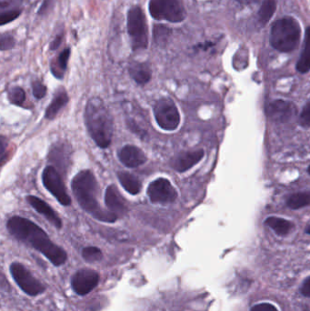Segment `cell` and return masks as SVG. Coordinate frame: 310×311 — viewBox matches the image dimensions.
<instances>
[{
  "label": "cell",
  "mask_w": 310,
  "mask_h": 311,
  "mask_svg": "<svg viewBox=\"0 0 310 311\" xmlns=\"http://www.w3.org/2000/svg\"><path fill=\"white\" fill-rule=\"evenodd\" d=\"M301 292L306 297H310V278L305 281L301 287Z\"/></svg>",
  "instance_id": "obj_38"
},
{
  "label": "cell",
  "mask_w": 310,
  "mask_h": 311,
  "mask_svg": "<svg viewBox=\"0 0 310 311\" xmlns=\"http://www.w3.org/2000/svg\"><path fill=\"white\" fill-rule=\"evenodd\" d=\"M26 199L31 207L40 215L44 216L53 226H55L56 228L62 227V220L59 216L47 202L43 201L41 198L36 196H27Z\"/></svg>",
  "instance_id": "obj_16"
},
{
  "label": "cell",
  "mask_w": 310,
  "mask_h": 311,
  "mask_svg": "<svg viewBox=\"0 0 310 311\" xmlns=\"http://www.w3.org/2000/svg\"><path fill=\"white\" fill-rule=\"evenodd\" d=\"M203 149H196L179 153L170 161L171 168L177 172H186L197 165L204 158Z\"/></svg>",
  "instance_id": "obj_14"
},
{
  "label": "cell",
  "mask_w": 310,
  "mask_h": 311,
  "mask_svg": "<svg viewBox=\"0 0 310 311\" xmlns=\"http://www.w3.org/2000/svg\"><path fill=\"white\" fill-rule=\"evenodd\" d=\"M297 69L300 73H307L310 70V28L306 30L304 50L297 64Z\"/></svg>",
  "instance_id": "obj_22"
},
{
  "label": "cell",
  "mask_w": 310,
  "mask_h": 311,
  "mask_svg": "<svg viewBox=\"0 0 310 311\" xmlns=\"http://www.w3.org/2000/svg\"><path fill=\"white\" fill-rule=\"evenodd\" d=\"M98 281L99 276L95 270L83 269L74 275L71 285L75 292L80 296H85L97 287Z\"/></svg>",
  "instance_id": "obj_12"
},
{
  "label": "cell",
  "mask_w": 310,
  "mask_h": 311,
  "mask_svg": "<svg viewBox=\"0 0 310 311\" xmlns=\"http://www.w3.org/2000/svg\"><path fill=\"white\" fill-rule=\"evenodd\" d=\"M51 6H53V0H44L42 5L39 7L37 14L39 16H44L46 15L49 9L51 8Z\"/></svg>",
  "instance_id": "obj_34"
},
{
  "label": "cell",
  "mask_w": 310,
  "mask_h": 311,
  "mask_svg": "<svg viewBox=\"0 0 310 311\" xmlns=\"http://www.w3.org/2000/svg\"><path fill=\"white\" fill-rule=\"evenodd\" d=\"M6 228L13 237L39 251L55 266L66 262L67 255L60 247L54 244L48 234L33 221L14 216L6 222Z\"/></svg>",
  "instance_id": "obj_1"
},
{
  "label": "cell",
  "mask_w": 310,
  "mask_h": 311,
  "mask_svg": "<svg viewBox=\"0 0 310 311\" xmlns=\"http://www.w3.org/2000/svg\"><path fill=\"white\" fill-rule=\"evenodd\" d=\"M310 205V191L292 194L286 200V206L291 209H299Z\"/></svg>",
  "instance_id": "obj_24"
},
{
  "label": "cell",
  "mask_w": 310,
  "mask_h": 311,
  "mask_svg": "<svg viewBox=\"0 0 310 311\" xmlns=\"http://www.w3.org/2000/svg\"><path fill=\"white\" fill-rule=\"evenodd\" d=\"M15 44H16L15 38L11 35H8V34H2L1 35L0 49L2 51L12 49L15 47Z\"/></svg>",
  "instance_id": "obj_32"
},
{
  "label": "cell",
  "mask_w": 310,
  "mask_h": 311,
  "mask_svg": "<svg viewBox=\"0 0 310 311\" xmlns=\"http://www.w3.org/2000/svg\"><path fill=\"white\" fill-rule=\"evenodd\" d=\"M128 73L138 85H144L152 78V70L146 62H132L128 67Z\"/></svg>",
  "instance_id": "obj_17"
},
{
  "label": "cell",
  "mask_w": 310,
  "mask_h": 311,
  "mask_svg": "<svg viewBox=\"0 0 310 311\" xmlns=\"http://www.w3.org/2000/svg\"><path fill=\"white\" fill-rule=\"evenodd\" d=\"M63 40V35L59 34L54 38V40L50 44V49L51 50H56L60 47L61 43Z\"/></svg>",
  "instance_id": "obj_37"
},
{
  "label": "cell",
  "mask_w": 310,
  "mask_h": 311,
  "mask_svg": "<svg viewBox=\"0 0 310 311\" xmlns=\"http://www.w3.org/2000/svg\"><path fill=\"white\" fill-rule=\"evenodd\" d=\"M10 272L19 287L28 295L34 297L45 291L41 282L35 279L22 264L13 263L10 266Z\"/></svg>",
  "instance_id": "obj_10"
},
{
  "label": "cell",
  "mask_w": 310,
  "mask_h": 311,
  "mask_svg": "<svg viewBox=\"0 0 310 311\" xmlns=\"http://www.w3.org/2000/svg\"><path fill=\"white\" fill-rule=\"evenodd\" d=\"M42 182L44 187L48 189L50 194L55 197L56 199L62 206L67 207L71 204V198L67 194V188L61 177L58 170L55 167L48 166L42 173Z\"/></svg>",
  "instance_id": "obj_8"
},
{
  "label": "cell",
  "mask_w": 310,
  "mask_h": 311,
  "mask_svg": "<svg viewBox=\"0 0 310 311\" xmlns=\"http://www.w3.org/2000/svg\"><path fill=\"white\" fill-rule=\"evenodd\" d=\"M172 30L169 27H166L164 25H156L154 27V41L159 47H165L169 42L171 37Z\"/></svg>",
  "instance_id": "obj_26"
},
{
  "label": "cell",
  "mask_w": 310,
  "mask_h": 311,
  "mask_svg": "<svg viewBox=\"0 0 310 311\" xmlns=\"http://www.w3.org/2000/svg\"><path fill=\"white\" fill-rule=\"evenodd\" d=\"M7 97L11 103L17 106H22L26 101V92L20 86H14L8 90Z\"/></svg>",
  "instance_id": "obj_28"
},
{
  "label": "cell",
  "mask_w": 310,
  "mask_h": 311,
  "mask_svg": "<svg viewBox=\"0 0 310 311\" xmlns=\"http://www.w3.org/2000/svg\"><path fill=\"white\" fill-rule=\"evenodd\" d=\"M105 204L109 211L122 218L128 211V203L115 185L109 186L105 192Z\"/></svg>",
  "instance_id": "obj_13"
},
{
  "label": "cell",
  "mask_w": 310,
  "mask_h": 311,
  "mask_svg": "<svg viewBox=\"0 0 310 311\" xmlns=\"http://www.w3.org/2000/svg\"><path fill=\"white\" fill-rule=\"evenodd\" d=\"M306 232H307L308 234H310V226H308V227H307V230H306Z\"/></svg>",
  "instance_id": "obj_40"
},
{
  "label": "cell",
  "mask_w": 310,
  "mask_h": 311,
  "mask_svg": "<svg viewBox=\"0 0 310 311\" xmlns=\"http://www.w3.org/2000/svg\"><path fill=\"white\" fill-rule=\"evenodd\" d=\"M277 8L276 0H264L258 11V21L261 25H266L272 18Z\"/></svg>",
  "instance_id": "obj_25"
},
{
  "label": "cell",
  "mask_w": 310,
  "mask_h": 311,
  "mask_svg": "<svg viewBox=\"0 0 310 311\" xmlns=\"http://www.w3.org/2000/svg\"><path fill=\"white\" fill-rule=\"evenodd\" d=\"M308 172L310 174V166L309 167V169H308Z\"/></svg>",
  "instance_id": "obj_41"
},
{
  "label": "cell",
  "mask_w": 310,
  "mask_h": 311,
  "mask_svg": "<svg viewBox=\"0 0 310 311\" xmlns=\"http://www.w3.org/2000/svg\"><path fill=\"white\" fill-rule=\"evenodd\" d=\"M250 311H279L273 305L268 303H261L255 305L251 309Z\"/></svg>",
  "instance_id": "obj_35"
},
{
  "label": "cell",
  "mask_w": 310,
  "mask_h": 311,
  "mask_svg": "<svg viewBox=\"0 0 310 311\" xmlns=\"http://www.w3.org/2000/svg\"><path fill=\"white\" fill-rule=\"evenodd\" d=\"M117 158L123 165L128 169H135L145 164L146 161V154L134 145H126L117 152Z\"/></svg>",
  "instance_id": "obj_15"
},
{
  "label": "cell",
  "mask_w": 310,
  "mask_h": 311,
  "mask_svg": "<svg viewBox=\"0 0 310 311\" xmlns=\"http://www.w3.org/2000/svg\"><path fill=\"white\" fill-rule=\"evenodd\" d=\"M82 256L86 262H97L103 258V254L97 247H86L82 250Z\"/></svg>",
  "instance_id": "obj_27"
},
{
  "label": "cell",
  "mask_w": 310,
  "mask_h": 311,
  "mask_svg": "<svg viewBox=\"0 0 310 311\" xmlns=\"http://www.w3.org/2000/svg\"><path fill=\"white\" fill-rule=\"evenodd\" d=\"M21 12L22 11L20 9H18V8L17 9L6 10V11L1 12V16H0L1 26L8 24V23L12 22L14 20H16L21 15Z\"/></svg>",
  "instance_id": "obj_29"
},
{
  "label": "cell",
  "mask_w": 310,
  "mask_h": 311,
  "mask_svg": "<svg viewBox=\"0 0 310 311\" xmlns=\"http://www.w3.org/2000/svg\"><path fill=\"white\" fill-rule=\"evenodd\" d=\"M146 193L153 204L167 205L174 203L177 198L176 189L164 177H159L149 184Z\"/></svg>",
  "instance_id": "obj_9"
},
{
  "label": "cell",
  "mask_w": 310,
  "mask_h": 311,
  "mask_svg": "<svg viewBox=\"0 0 310 311\" xmlns=\"http://www.w3.org/2000/svg\"><path fill=\"white\" fill-rule=\"evenodd\" d=\"M68 95L64 88L57 89L56 92L53 100L50 102L49 107L46 110L45 117L48 119H54L56 115L67 103H68Z\"/></svg>",
  "instance_id": "obj_18"
},
{
  "label": "cell",
  "mask_w": 310,
  "mask_h": 311,
  "mask_svg": "<svg viewBox=\"0 0 310 311\" xmlns=\"http://www.w3.org/2000/svg\"><path fill=\"white\" fill-rule=\"evenodd\" d=\"M117 177L122 187L129 194L134 196L140 194L142 189V184L139 177L126 171L117 172Z\"/></svg>",
  "instance_id": "obj_19"
},
{
  "label": "cell",
  "mask_w": 310,
  "mask_h": 311,
  "mask_svg": "<svg viewBox=\"0 0 310 311\" xmlns=\"http://www.w3.org/2000/svg\"><path fill=\"white\" fill-rule=\"evenodd\" d=\"M148 11L153 19L170 23H180L187 16L179 0H149Z\"/></svg>",
  "instance_id": "obj_6"
},
{
  "label": "cell",
  "mask_w": 310,
  "mask_h": 311,
  "mask_svg": "<svg viewBox=\"0 0 310 311\" xmlns=\"http://www.w3.org/2000/svg\"><path fill=\"white\" fill-rule=\"evenodd\" d=\"M301 30L298 21L291 17L278 20L272 27L270 43L274 49L281 52H291L297 49Z\"/></svg>",
  "instance_id": "obj_4"
},
{
  "label": "cell",
  "mask_w": 310,
  "mask_h": 311,
  "mask_svg": "<svg viewBox=\"0 0 310 311\" xmlns=\"http://www.w3.org/2000/svg\"><path fill=\"white\" fill-rule=\"evenodd\" d=\"M127 28L131 49L134 52L147 49L149 40L148 26L144 11L140 6H133L128 10Z\"/></svg>",
  "instance_id": "obj_5"
},
{
  "label": "cell",
  "mask_w": 310,
  "mask_h": 311,
  "mask_svg": "<svg viewBox=\"0 0 310 311\" xmlns=\"http://www.w3.org/2000/svg\"><path fill=\"white\" fill-rule=\"evenodd\" d=\"M85 123L88 134L101 148L110 146L114 132L113 116L103 101L92 98L85 105Z\"/></svg>",
  "instance_id": "obj_3"
},
{
  "label": "cell",
  "mask_w": 310,
  "mask_h": 311,
  "mask_svg": "<svg viewBox=\"0 0 310 311\" xmlns=\"http://www.w3.org/2000/svg\"><path fill=\"white\" fill-rule=\"evenodd\" d=\"M266 115L275 122L286 123L297 115V108L292 102L278 99L267 105Z\"/></svg>",
  "instance_id": "obj_11"
},
{
  "label": "cell",
  "mask_w": 310,
  "mask_h": 311,
  "mask_svg": "<svg viewBox=\"0 0 310 311\" xmlns=\"http://www.w3.org/2000/svg\"><path fill=\"white\" fill-rule=\"evenodd\" d=\"M7 143L4 137H1L0 141V156H1V163L4 164L6 161V151H7Z\"/></svg>",
  "instance_id": "obj_36"
},
{
  "label": "cell",
  "mask_w": 310,
  "mask_h": 311,
  "mask_svg": "<svg viewBox=\"0 0 310 311\" xmlns=\"http://www.w3.org/2000/svg\"><path fill=\"white\" fill-rule=\"evenodd\" d=\"M70 54H71V50L69 48H67L64 49L55 59L51 61L50 70H51V73L53 74V76L56 79L62 80L64 78V75L67 70V63L69 60Z\"/></svg>",
  "instance_id": "obj_20"
},
{
  "label": "cell",
  "mask_w": 310,
  "mask_h": 311,
  "mask_svg": "<svg viewBox=\"0 0 310 311\" xmlns=\"http://www.w3.org/2000/svg\"><path fill=\"white\" fill-rule=\"evenodd\" d=\"M155 119L159 128L166 131H174L180 124V114L176 104L170 98L158 99L153 108Z\"/></svg>",
  "instance_id": "obj_7"
},
{
  "label": "cell",
  "mask_w": 310,
  "mask_h": 311,
  "mask_svg": "<svg viewBox=\"0 0 310 311\" xmlns=\"http://www.w3.org/2000/svg\"><path fill=\"white\" fill-rule=\"evenodd\" d=\"M32 92L33 96L37 99H41L47 94V86L42 82L36 80L32 83Z\"/></svg>",
  "instance_id": "obj_30"
},
{
  "label": "cell",
  "mask_w": 310,
  "mask_h": 311,
  "mask_svg": "<svg viewBox=\"0 0 310 311\" xmlns=\"http://www.w3.org/2000/svg\"><path fill=\"white\" fill-rule=\"evenodd\" d=\"M23 0H0L1 12L10 9H17V7L20 6Z\"/></svg>",
  "instance_id": "obj_33"
},
{
  "label": "cell",
  "mask_w": 310,
  "mask_h": 311,
  "mask_svg": "<svg viewBox=\"0 0 310 311\" xmlns=\"http://www.w3.org/2000/svg\"><path fill=\"white\" fill-rule=\"evenodd\" d=\"M238 2H240L241 4H251L253 2H255V0H237Z\"/></svg>",
  "instance_id": "obj_39"
},
{
  "label": "cell",
  "mask_w": 310,
  "mask_h": 311,
  "mask_svg": "<svg viewBox=\"0 0 310 311\" xmlns=\"http://www.w3.org/2000/svg\"><path fill=\"white\" fill-rule=\"evenodd\" d=\"M67 147L60 144H57L56 146H53L50 149L49 155V159L50 161L55 163L57 167L61 168L63 170L67 169Z\"/></svg>",
  "instance_id": "obj_23"
},
{
  "label": "cell",
  "mask_w": 310,
  "mask_h": 311,
  "mask_svg": "<svg viewBox=\"0 0 310 311\" xmlns=\"http://www.w3.org/2000/svg\"><path fill=\"white\" fill-rule=\"evenodd\" d=\"M265 224L280 236H286L294 227V224L289 220L277 217H269L265 220Z\"/></svg>",
  "instance_id": "obj_21"
},
{
  "label": "cell",
  "mask_w": 310,
  "mask_h": 311,
  "mask_svg": "<svg viewBox=\"0 0 310 311\" xmlns=\"http://www.w3.org/2000/svg\"><path fill=\"white\" fill-rule=\"evenodd\" d=\"M71 188L79 206L94 219L107 223H114L118 219L98 203V183L92 171L84 170L79 172L71 181Z\"/></svg>",
  "instance_id": "obj_2"
},
{
  "label": "cell",
  "mask_w": 310,
  "mask_h": 311,
  "mask_svg": "<svg viewBox=\"0 0 310 311\" xmlns=\"http://www.w3.org/2000/svg\"><path fill=\"white\" fill-rule=\"evenodd\" d=\"M299 124L303 128H310V101L305 105L299 116Z\"/></svg>",
  "instance_id": "obj_31"
}]
</instances>
